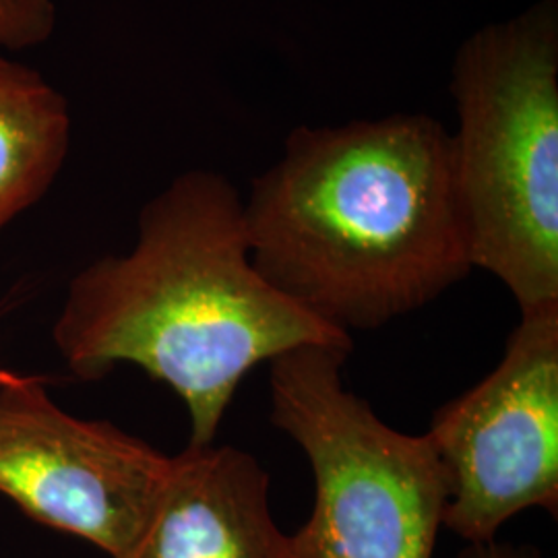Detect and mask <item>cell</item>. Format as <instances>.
<instances>
[{
    "mask_svg": "<svg viewBox=\"0 0 558 558\" xmlns=\"http://www.w3.org/2000/svg\"><path fill=\"white\" fill-rule=\"evenodd\" d=\"M519 315L497 368L426 430L451 486L442 527L465 544L527 509L558 513V304Z\"/></svg>",
    "mask_w": 558,
    "mask_h": 558,
    "instance_id": "5b68a950",
    "label": "cell"
},
{
    "mask_svg": "<svg viewBox=\"0 0 558 558\" xmlns=\"http://www.w3.org/2000/svg\"><path fill=\"white\" fill-rule=\"evenodd\" d=\"M352 350L300 345L269 368V422L296 440L315 478L292 558H433L451 497L428 435L391 428L343 385Z\"/></svg>",
    "mask_w": 558,
    "mask_h": 558,
    "instance_id": "277c9868",
    "label": "cell"
},
{
    "mask_svg": "<svg viewBox=\"0 0 558 558\" xmlns=\"http://www.w3.org/2000/svg\"><path fill=\"white\" fill-rule=\"evenodd\" d=\"M458 558H542L534 546H515L509 542H484L468 544Z\"/></svg>",
    "mask_w": 558,
    "mask_h": 558,
    "instance_id": "30bf717a",
    "label": "cell"
},
{
    "mask_svg": "<svg viewBox=\"0 0 558 558\" xmlns=\"http://www.w3.org/2000/svg\"><path fill=\"white\" fill-rule=\"evenodd\" d=\"M269 474L232 445H189L119 558H292L269 502Z\"/></svg>",
    "mask_w": 558,
    "mask_h": 558,
    "instance_id": "52a82bcc",
    "label": "cell"
},
{
    "mask_svg": "<svg viewBox=\"0 0 558 558\" xmlns=\"http://www.w3.org/2000/svg\"><path fill=\"white\" fill-rule=\"evenodd\" d=\"M242 216L260 276L348 336L416 313L474 269L451 133L428 114L296 126Z\"/></svg>",
    "mask_w": 558,
    "mask_h": 558,
    "instance_id": "6da1fadb",
    "label": "cell"
},
{
    "mask_svg": "<svg viewBox=\"0 0 558 558\" xmlns=\"http://www.w3.org/2000/svg\"><path fill=\"white\" fill-rule=\"evenodd\" d=\"M57 27V0H0V52L38 48Z\"/></svg>",
    "mask_w": 558,
    "mask_h": 558,
    "instance_id": "9c48e42d",
    "label": "cell"
},
{
    "mask_svg": "<svg viewBox=\"0 0 558 558\" xmlns=\"http://www.w3.org/2000/svg\"><path fill=\"white\" fill-rule=\"evenodd\" d=\"M170 459L112 422L66 414L40 379L0 371V495L27 518L119 558Z\"/></svg>",
    "mask_w": 558,
    "mask_h": 558,
    "instance_id": "8992f818",
    "label": "cell"
},
{
    "mask_svg": "<svg viewBox=\"0 0 558 558\" xmlns=\"http://www.w3.org/2000/svg\"><path fill=\"white\" fill-rule=\"evenodd\" d=\"M449 89L451 172L470 263L519 313L558 304V4L542 0L461 41Z\"/></svg>",
    "mask_w": 558,
    "mask_h": 558,
    "instance_id": "3957f363",
    "label": "cell"
},
{
    "mask_svg": "<svg viewBox=\"0 0 558 558\" xmlns=\"http://www.w3.org/2000/svg\"><path fill=\"white\" fill-rule=\"evenodd\" d=\"M69 100L0 52V234L50 191L71 147Z\"/></svg>",
    "mask_w": 558,
    "mask_h": 558,
    "instance_id": "ba28073f",
    "label": "cell"
},
{
    "mask_svg": "<svg viewBox=\"0 0 558 558\" xmlns=\"http://www.w3.org/2000/svg\"><path fill=\"white\" fill-rule=\"evenodd\" d=\"M137 230L126 255L73 278L52 338L81 380L133 364L172 387L189 410V445L216 442L240 383L263 362L300 345L354 348L260 276L242 197L223 174H180L145 203Z\"/></svg>",
    "mask_w": 558,
    "mask_h": 558,
    "instance_id": "7a4b0ae2",
    "label": "cell"
}]
</instances>
